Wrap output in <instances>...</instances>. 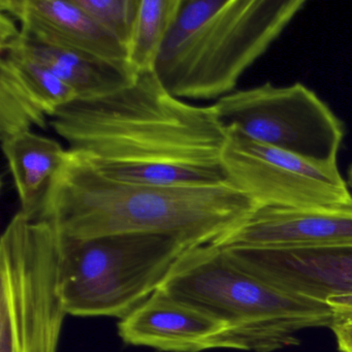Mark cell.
Here are the masks:
<instances>
[{
  "label": "cell",
  "mask_w": 352,
  "mask_h": 352,
  "mask_svg": "<svg viewBox=\"0 0 352 352\" xmlns=\"http://www.w3.org/2000/svg\"><path fill=\"white\" fill-rule=\"evenodd\" d=\"M67 315L56 230L19 211L0 239V352H58Z\"/></svg>",
  "instance_id": "6"
},
{
  "label": "cell",
  "mask_w": 352,
  "mask_h": 352,
  "mask_svg": "<svg viewBox=\"0 0 352 352\" xmlns=\"http://www.w3.org/2000/svg\"><path fill=\"white\" fill-rule=\"evenodd\" d=\"M98 25L125 50L133 32L140 0H75Z\"/></svg>",
  "instance_id": "17"
},
{
  "label": "cell",
  "mask_w": 352,
  "mask_h": 352,
  "mask_svg": "<svg viewBox=\"0 0 352 352\" xmlns=\"http://www.w3.org/2000/svg\"><path fill=\"white\" fill-rule=\"evenodd\" d=\"M181 5L182 0H140L126 46L127 65L135 77L154 71Z\"/></svg>",
  "instance_id": "16"
},
{
  "label": "cell",
  "mask_w": 352,
  "mask_h": 352,
  "mask_svg": "<svg viewBox=\"0 0 352 352\" xmlns=\"http://www.w3.org/2000/svg\"><path fill=\"white\" fill-rule=\"evenodd\" d=\"M0 12L18 22L26 40L87 55L131 71L124 47L98 25L75 0H0Z\"/></svg>",
  "instance_id": "11"
},
{
  "label": "cell",
  "mask_w": 352,
  "mask_h": 352,
  "mask_svg": "<svg viewBox=\"0 0 352 352\" xmlns=\"http://www.w3.org/2000/svg\"><path fill=\"white\" fill-rule=\"evenodd\" d=\"M160 288L226 325L216 349L273 352L298 345L300 331L335 323L327 302L259 279L214 244L185 250Z\"/></svg>",
  "instance_id": "4"
},
{
  "label": "cell",
  "mask_w": 352,
  "mask_h": 352,
  "mask_svg": "<svg viewBox=\"0 0 352 352\" xmlns=\"http://www.w3.org/2000/svg\"><path fill=\"white\" fill-rule=\"evenodd\" d=\"M1 145L17 189L20 212L34 218L69 150L32 131L14 135Z\"/></svg>",
  "instance_id": "14"
},
{
  "label": "cell",
  "mask_w": 352,
  "mask_h": 352,
  "mask_svg": "<svg viewBox=\"0 0 352 352\" xmlns=\"http://www.w3.org/2000/svg\"><path fill=\"white\" fill-rule=\"evenodd\" d=\"M257 208L230 181L197 186L123 182L69 151L32 219L67 238L158 234L189 249L213 244Z\"/></svg>",
  "instance_id": "2"
},
{
  "label": "cell",
  "mask_w": 352,
  "mask_h": 352,
  "mask_svg": "<svg viewBox=\"0 0 352 352\" xmlns=\"http://www.w3.org/2000/svg\"><path fill=\"white\" fill-rule=\"evenodd\" d=\"M49 124L104 176L160 186L228 182V131L212 106L176 98L154 72L104 98L74 100Z\"/></svg>",
  "instance_id": "1"
},
{
  "label": "cell",
  "mask_w": 352,
  "mask_h": 352,
  "mask_svg": "<svg viewBox=\"0 0 352 352\" xmlns=\"http://www.w3.org/2000/svg\"><path fill=\"white\" fill-rule=\"evenodd\" d=\"M224 331L223 323L162 288L118 322L124 343L164 352L216 349Z\"/></svg>",
  "instance_id": "13"
},
{
  "label": "cell",
  "mask_w": 352,
  "mask_h": 352,
  "mask_svg": "<svg viewBox=\"0 0 352 352\" xmlns=\"http://www.w3.org/2000/svg\"><path fill=\"white\" fill-rule=\"evenodd\" d=\"M226 129L323 164H337L345 125L300 83L236 90L213 104Z\"/></svg>",
  "instance_id": "7"
},
{
  "label": "cell",
  "mask_w": 352,
  "mask_h": 352,
  "mask_svg": "<svg viewBox=\"0 0 352 352\" xmlns=\"http://www.w3.org/2000/svg\"><path fill=\"white\" fill-rule=\"evenodd\" d=\"M352 243V207L257 208L213 244L222 248H315Z\"/></svg>",
  "instance_id": "10"
},
{
  "label": "cell",
  "mask_w": 352,
  "mask_h": 352,
  "mask_svg": "<svg viewBox=\"0 0 352 352\" xmlns=\"http://www.w3.org/2000/svg\"><path fill=\"white\" fill-rule=\"evenodd\" d=\"M325 302L333 309L335 323L352 321V292L329 296Z\"/></svg>",
  "instance_id": "18"
},
{
  "label": "cell",
  "mask_w": 352,
  "mask_h": 352,
  "mask_svg": "<svg viewBox=\"0 0 352 352\" xmlns=\"http://www.w3.org/2000/svg\"><path fill=\"white\" fill-rule=\"evenodd\" d=\"M57 236L59 292L73 316L124 318L162 286L187 250L158 234Z\"/></svg>",
  "instance_id": "5"
},
{
  "label": "cell",
  "mask_w": 352,
  "mask_h": 352,
  "mask_svg": "<svg viewBox=\"0 0 352 352\" xmlns=\"http://www.w3.org/2000/svg\"><path fill=\"white\" fill-rule=\"evenodd\" d=\"M15 45L22 52L52 72L69 86L77 100L104 98L129 85L135 76L129 69L87 55L36 44L19 36L8 46Z\"/></svg>",
  "instance_id": "15"
},
{
  "label": "cell",
  "mask_w": 352,
  "mask_h": 352,
  "mask_svg": "<svg viewBox=\"0 0 352 352\" xmlns=\"http://www.w3.org/2000/svg\"><path fill=\"white\" fill-rule=\"evenodd\" d=\"M348 178H349V184L352 189V166H350L349 172H348Z\"/></svg>",
  "instance_id": "20"
},
{
  "label": "cell",
  "mask_w": 352,
  "mask_h": 352,
  "mask_svg": "<svg viewBox=\"0 0 352 352\" xmlns=\"http://www.w3.org/2000/svg\"><path fill=\"white\" fill-rule=\"evenodd\" d=\"M306 5L305 0H182L154 67L183 100L232 94Z\"/></svg>",
  "instance_id": "3"
},
{
  "label": "cell",
  "mask_w": 352,
  "mask_h": 352,
  "mask_svg": "<svg viewBox=\"0 0 352 352\" xmlns=\"http://www.w3.org/2000/svg\"><path fill=\"white\" fill-rule=\"evenodd\" d=\"M74 100L77 96L69 86L15 45L0 48L1 142L46 126Z\"/></svg>",
  "instance_id": "12"
},
{
  "label": "cell",
  "mask_w": 352,
  "mask_h": 352,
  "mask_svg": "<svg viewBox=\"0 0 352 352\" xmlns=\"http://www.w3.org/2000/svg\"><path fill=\"white\" fill-rule=\"evenodd\" d=\"M340 352H352V321L338 322L331 327Z\"/></svg>",
  "instance_id": "19"
},
{
  "label": "cell",
  "mask_w": 352,
  "mask_h": 352,
  "mask_svg": "<svg viewBox=\"0 0 352 352\" xmlns=\"http://www.w3.org/2000/svg\"><path fill=\"white\" fill-rule=\"evenodd\" d=\"M228 180L258 208H349L352 195L338 164H323L228 129Z\"/></svg>",
  "instance_id": "8"
},
{
  "label": "cell",
  "mask_w": 352,
  "mask_h": 352,
  "mask_svg": "<svg viewBox=\"0 0 352 352\" xmlns=\"http://www.w3.org/2000/svg\"><path fill=\"white\" fill-rule=\"evenodd\" d=\"M222 249L245 271L292 294L325 302L329 296L352 292V243L315 248Z\"/></svg>",
  "instance_id": "9"
}]
</instances>
